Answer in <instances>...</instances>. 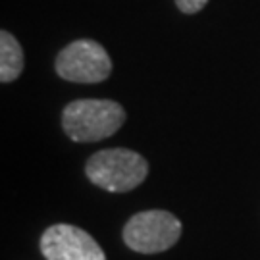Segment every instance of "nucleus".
<instances>
[{"label": "nucleus", "instance_id": "nucleus-6", "mask_svg": "<svg viewBox=\"0 0 260 260\" xmlns=\"http://www.w3.org/2000/svg\"><path fill=\"white\" fill-rule=\"evenodd\" d=\"M23 72V48L8 31H0V81L12 83Z\"/></svg>", "mask_w": 260, "mask_h": 260}, {"label": "nucleus", "instance_id": "nucleus-3", "mask_svg": "<svg viewBox=\"0 0 260 260\" xmlns=\"http://www.w3.org/2000/svg\"><path fill=\"white\" fill-rule=\"evenodd\" d=\"M123 243L141 254L172 249L181 237V222L168 210H145L131 216L123 225Z\"/></svg>", "mask_w": 260, "mask_h": 260}, {"label": "nucleus", "instance_id": "nucleus-7", "mask_svg": "<svg viewBox=\"0 0 260 260\" xmlns=\"http://www.w3.org/2000/svg\"><path fill=\"white\" fill-rule=\"evenodd\" d=\"M208 4V0H176V6L183 14H197Z\"/></svg>", "mask_w": 260, "mask_h": 260}, {"label": "nucleus", "instance_id": "nucleus-1", "mask_svg": "<svg viewBox=\"0 0 260 260\" xmlns=\"http://www.w3.org/2000/svg\"><path fill=\"white\" fill-rule=\"evenodd\" d=\"M125 121L120 103L108 99H81L66 104L62 112L64 133L75 143H94L112 137Z\"/></svg>", "mask_w": 260, "mask_h": 260}, {"label": "nucleus", "instance_id": "nucleus-4", "mask_svg": "<svg viewBox=\"0 0 260 260\" xmlns=\"http://www.w3.org/2000/svg\"><path fill=\"white\" fill-rule=\"evenodd\" d=\"M56 74L72 83H101L112 74L106 48L93 39H77L64 47L54 62Z\"/></svg>", "mask_w": 260, "mask_h": 260}, {"label": "nucleus", "instance_id": "nucleus-2", "mask_svg": "<svg viewBox=\"0 0 260 260\" xmlns=\"http://www.w3.org/2000/svg\"><path fill=\"white\" fill-rule=\"evenodd\" d=\"M85 176L108 193H127L147 179L149 162L129 149L99 150L87 160Z\"/></svg>", "mask_w": 260, "mask_h": 260}, {"label": "nucleus", "instance_id": "nucleus-5", "mask_svg": "<svg viewBox=\"0 0 260 260\" xmlns=\"http://www.w3.org/2000/svg\"><path fill=\"white\" fill-rule=\"evenodd\" d=\"M41 252L47 260H106L93 235L72 223L47 228L41 235Z\"/></svg>", "mask_w": 260, "mask_h": 260}]
</instances>
